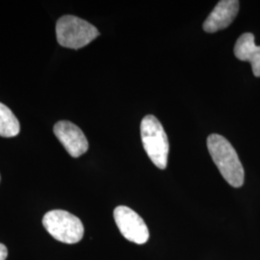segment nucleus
<instances>
[{
  "mask_svg": "<svg viewBox=\"0 0 260 260\" xmlns=\"http://www.w3.org/2000/svg\"><path fill=\"white\" fill-rule=\"evenodd\" d=\"M114 219L121 235L128 241L143 245L149 240L148 225L139 214L129 207L124 205L116 207Z\"/></svg>",
  "mask_w": 260,
  "mask_h": 260,
  "instance_id": "39448f33",
  "label": "nucleus"
},
{
  "mask_svg": "<svg viewBox=\"0 0 260 260\" xmlns=\"http://www.w3.org/2000/svg\"><path fill=\"white\" fill-rule=\"evenodd\" d=\"M20 124L9 107L0 103V136L15 137L19 133Z\"/></svg>",
  "mask_w": 260,
  "mask_h": 260,
  "instance_id": "1a4fd4ad",
  "label": "nucleus"
},
{
  "mask_svg": "<svg viewBox=\"0 0 260 260\" xmlns=\"http://www.w3.org/2000/svg\"><path fill=\"white\" fill-rule=\"evenodd\" d=\"M207 149L225 181L234 188L241 187L245 173L233 145L222 135L211 134L207 138Z\"/></svg>",
  "mask_w": 260,
  "mask_h": 260,
  "instance_id": "f257e3e1",
  "label": "nucleus"
},
{
  "mask_svg": "<svg viewBox=\"0 0 260 260\" xmlns=\"http://www.w3.org/2000/svg\"><path fill=\"white\" fill-rule=\"evenodd\" d=\"M43 224L54 239L66 244H75L83 238L84 225L79 218L65 210L48 211Z\"/></svg>",
  "mask_w": 260,
  "mask_h": 260,
  "instance_id": "20e7f679",
  "label": "nucleus"
},
{
  "mask_svg": "<svg viewBox=\"0 0 260 260\" xmlns=\"http://www.w3.org/2000/svg\"><path fill=\"white\" fill-rule=\"evenodd\" d=\"M239 7L240 2L237 0L219 1L207 19H205L203 25L204 30L207 33H215L229 27L236 18Z\"/></svg>",
  "mask_w": 260,
  "mask_h": 260,
  "instance_id": "0eeeda50",
  "label": "nucleus"
},
{
  "mask_svg": "<svg viewBox=\"0 0 260 260\" xmlns=\"http://www.w3.org/2000/svg\"><path fill=\"white\" fill-rule=\"evenodd\" d=\"M8 256L7 247L0 243V260H5Z\"/></svg>",
  "mask_w": 260,
  "mask_h": 260,
  "instance_id": "9d476101",
  "label": "nucleus"
},
{
  "mask_svg": "<svg viewBox=\"0 0 260 260\" xmlns=\"http://www.w3.org/2000/svg\"><path fill=\"white\" fill-rule=\"evenodd\" d=\"M141 138L148 156L156 167L165 170L169 155V140L161 122L153 115L146 116L141 122Z\"/></svg>",
  "mask_w": 260,
  "mask_h": 260,
  "instance_id": "f03ea898",
  "label": "nucleus"
},
{
  "mask_svg": "<svg viewBox=\"0 0 260 260\" xmlns=\"http://www.w3.org/2000/svg\"><path fill=\"white\" fill-rule=\"evenodd\" d=\"M234 55L240 60L250 62L255 77H260V47L254 43V35L251 33L242 34L234 46Z\"/></svg>",
  "mask_w": 260,
  "mask_h": 260,
  "instance_id": "6e6552de",
  "label": "nucleus"
},
{
  "mask_svg": "<svg viewBox=\"0 0 260 260\" xmlns=\"http://www.w3.org/2000/svg\"><path fill=\"white\" fill-rule=\"evenodd\" d=\"M53 131L72 157H79L89 149V143L83 131L75 123L69 121H58L53 127Z\"/></svg>",
  "mask_w": 260,
  "mask_h": 260,
  "instance_id": "423d86ee",
  "label": "nucleus"
},
{
  "mask_svg": "<svg viewBox=\"0 0 260 260\" xmlns=\"http://www.w3.org/2000/svg\"><path fill=\"white\" fill-rule=\"evenodd\" d=\"M99 36L100 32L93 24L75 16H64L56 23V37L62 47L79 49Z\"/></svg>",
  "mask_w": 260,
  "mask_h": 260,
  "instance_id": "7ed1b4c3",
  "label": "nucleus"
},
{
  "mask_svg": "<svg viewBox=\"0 0 260 260\" xmlns=\"http://www.w3.org/2000/svg\"><path fill=\"white\" fill-rule=\"evenodd\" d=\"M0 180H1V177H0Z\"/></svg>",
  "mask_w": 260,
  "mask_h": 260,
  "instance_id": "9b49d317",
  "label": "nucleus"
}]
</instances>
